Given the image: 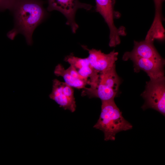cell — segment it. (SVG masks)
Wrapping results in <instances>:
<instances>
[{"instance_id":"cell-1","label":"cell","mask_w":165,"mask_h":165,"mask_svg":"<svg viewBox=\"0 0 165 165\" xmlns=\"http://www.w3.org/2000/svg\"><path fill=\"white\" fill-rule=\"evenodd\" d=\"M13 13L14 28L7 36L13 39L20 33L24 36L28 45L32 43V35L35 28L44 20L47 12L41 0H13L10 10Z\"/></svg>"},{"instance_id":"cell-2","label":"cell","mask_w":165,"mask_h":165,"mask_svg":"<svg viewBox=\"0 0 165 165\" xmlns=\"http://www.w3.org/2000/svg\"><path fill=\"white\" fill-rule=\"evenodd\" d=\"M101 102V113L93 127L104 132L105 141H114L116 134L130 130L133 126L124 118L114 100Z\"/></svg>"},{"instance_id":"cell-3","label":"cell","mask_w":165,"mask_h":165,"mask_svg":"<svg viewBox=\"0 0 165 165\" xmlns=\"http://www.w3.org/2000/svg\"><path fill=\"white\" fill-rule=\"evenodd\" d=\"M120 82L115 65L100 72L96 87L94 89L85 87L83 89L81 95L87 96L90 98H99L101 101L114 100L117 95Z\"/></svg>"},{"instance_id":"cell-4","label":"cell","mask_w":165,"mask_h":165,"mask_svg":"<svg viewBox=\"0 0 165 165\" xmlns=\"http://www.w3.org/2000/svg\"><path fill=\"white\" fill-rule=\"evenodd\" d=\"M165 80L163 77L150 79L141 96L145 100L142 108H151L165 115Z\"/></svg>"},{"instance_id":"cell-5","label":"cell","mask_w":165,"mask_h":165,"mask_svg":"<svg viewBox=\"0 0 165 165\" xmlns=\"http://www.w3.org/2000/svg\"><path fill=\"white\" fill-rule=\"evenodd\" d=\"M92 8L91 5L81 2L79 0H48L47 10H57L63 14L67 19L66 24L70 26L72 32L75 33L79 28L75 20L77 10L83 9L89 10Z\"/></svg>"},{"instance_id":"cell-6","label":"cell","mask_w":165,"mask_h":165,"mask_svg":"<svg viewBox=\"0 0 165 165\" xmlns=\"http://www.w3.org/2000/svg\"><path fill=\"white\" fill-rule=\"evenodd\" d=\"M115 0H95L96 11L102 16L109 29V46L115 47L120 42L122 33L114 24V6Z\"/></svg>"},{"instance_id":"cell-7","label":"cell","mask_w":165,"mask_h":165,"mask_svg":"<svg viewBox=\"0 0 165 165\" xmlns=\"http://www.w3.org/2000/svg\"><path fill=\"white\" fill-rule=\"evenodd\" d=\"M49 97L64 109L72 112L75 111L76 106L74 90L66 82L57 79H53L52 90Z\"/></svg>"},{"instance_id":"cell-8","label":"cell","mask_w":165,"mask_h":165,"mask_svg":"<svg viewBox=\"0 0 165 165\" xmlns=\"http://www.w3.org/2000/svg\"><path fill=\"white\" fill-rule=\"evenodd\" d=\"M64 61L72 66L82 77L86 79L91 89L94 88L98 82L100 72L91 65L88 57L81 58L72 53L66 56Z\"/></svg>"},{"instance_id":"cell-9","label":"cell","mask_w":165,"mask_h":165,"mask_svg":"<svg viewBox=\"0 0 165 165\" xmlns=\"http://www.w3.org/2000/svg\"><path fill=\"white\" fill-rule=\"evenodd\" d=\"M82 47L88 51V57L90 62L94 69L99 72L105 71L116 65L118 53L113 50L108 54H105L100 50L90 49L87 46Z\"/></svg>"},{"instance_id":"cell-10","label":"cell","mask_w":165,"mask_h":165,"mask_svg":"<svg viewBox=\"0 0 165 165\" xmlns=\"http://www.w3.org/2000/svg\"><path fill=\"white\" fill-rule=\"evenodd\" d=\"M153 43V41L145 39L140 42L134 41L133 49L131 52L124 53L123 60L126 61L132 57H138L150 59L164 64V60L157 51Z\"/></svg>"},{"instance_id":"cell-11","label":"cell","mask_w":165,"mask_h":165,"mask_svg":"<svg viewBox=\"0 0 165 165\" xmlns=\"http://www.w3.org/2000/svg\"><path fill=\"white\" fill-rule=\"evenodd\" d=\"M129 59L133 63L135 72H138L140 70H143L147 74L150 79L164 76V64L150 59L138 57H132Z\"/></svg>"},{"instance_id":"cell-12","label":"cell","mask_w":165,"mask_h":165,"mask_svg":"<svg viewBox=\"0 0 165 165\" xmlns=\"http://www.w3.org/2000/svg\"><path fill=\"white\" fill-rule=\"evenodd\" d=\"M54 73L57 76L62 77L65 82L72 87L83 89L88 84L87 80L71 65L65 69L62 65L59 64L55 67Z\"/></svg>"},{"instance_id":"cell-13","label":"cell","mask_w":165,"mask_h":165,"mask_svg":"<svg viewBox=\"0 0 165 165\" xmlns=\"http://www.w3.org/2000/svg\"><path fill=\"white\" fill-rule=\"evenodd\" d=\"M13 0H0V11L10 10L12 7Z\"/></svg>"},{"instance_id":"cell-14","label":"cell","mask_w":165,"mask_h":165,"mask_svg":"<svg viewBox=\"0 0 165 165\" xmlns=\"http://www.w3.org/2000/svg\"><path fill=\"white\" fill-rule=\"evenodd\" d=\"M155 9V14L159 15L161 13L162 5L164 0H153Z\"/></svg>"}]
</instances>
